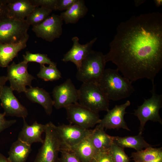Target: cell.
<instances>
[{
    "label": "cell",
    "instance_id": "cell-1",
    "mask_svg": "<svg viewBox=\"0 0 162 162\" xmlns=\"http://www.w3.org/2000/svg\"><path fill=\"white\" fill-rule=\"evenodd\" d=\"M105 55L132 82L142 78L152 83L162 68V14L134 16L120 23Z\"/></svg>",
    "mask_w": 162,
    "mask_h": 162
},
{
    "label": "cell",
    "instance_id": "cell-2",
    "mask_svg": "<svg viewBox=\"0 0 162 162\" xmlns=\"http://www.w3.org/2000/svg\"><path fill=\"white\" fill-rule=\"evenodd\" d=\"M118 70L105 69L98 83L108 99L114 101L130 97L134 89L132 82L122 76Z\"/></svg>",
    "mask_w": 162,
    "mask_h": 162
},
{
    "label": "cell",
    "instance_id": "cell-3",
    "mask_svg": "<svg viewBox=\"0 0 162 162\" xmlns=\"http://www.w3.org/2000/svg\"><path fill=\"white\" fill-rule=\"evenodd\" d=\"M78 93V103L81 105L97 113L109 110V100L98 82L82 83Z\"/></svg>",
    "mask_w": 162,
    "mask_h": 162
},
{
    "label": "cell",
    "instance_id": "cell-4",
    "mask_svg": "<svg viewBox=\"0 0 162 162\" xmlns=\"http://www.w3.org/2000/svg\"><path fill=\"white\" fill-rule=\"evenodd\" d=\"M106 63L105 55L92 50L77 69L76 79L82 83L98 82L105 69Z\"/></svg>",
    "mask_w": 162,
    "mask_h": 162
},
{
    "label": "cell",
    "instance_id": "cell-5",
    "mask_svg": "<svg viewBox=\"0 0 162 162\" xmlns=\"http://www.w3.org/2000/svg\"><path fill=\"white\" fill-rule=\"evenodd\" d=\"M152 84V88L150 91L151 97L144 99L143 103L134 110V115L140 121L139 133L140 134H142L148 121L158 122L162 124V119L159 113V110L162 107V95L156 93L155 85L154 83Z\"/></svg>",
    "mask_w": 162,
    "mask_h": 162
},
{
    "label": "cell",
    "instance_id": "cell-6",
    "mask_svg": "<svg viewBox=\"0 0 162 162\" xmlns=\"http://www.w3.org/2000/svg\"><path fill=\"white\" fill-rule=\"evenodd\" d=\"M46 125L45 138L34 162H58L61 144L56 126L51 122Z\"/></svg>",
    "mask_w": 162,
    "mask_h": 162
},
{
    "label": "cell",
    "instance_id": "cell-7",
    "mask_svg": "<svg viewBox=\"0 0 162 162\" xmlns=\"http://www.w3.org/2000/svg\"><path fill=\"white\" fill-rule=\"evenodd\" d=\"M30 26L25 20H17L7 17L0 20V44L18 42L28 34Z\"/></svg>",
    "mask_w": 162,
    "mask_h": 162
},
{
    "label": "cell",
    "instance_id": "cell-8",
    "mask_svg": "<svg viewBox=\"0 0 162 162\" xmlns=\"http://www.w3.org/2000/svg\"><path fill=\"white\" fill-rule=\"evenodd\" d=\"M67 119L71 124L89 129L100 122L99 113L91 111L78 102L72 104L65 108Z\"/></svg>",
    "mask_w": 162,
    "mask_h": 162
},
{
    "label": "cell",
    "instance_id": "cell-9",
    "mask_svg": "<svg viewBox=\"0 0 162 162\" xmlns=\"http://www.w3.org/2000/svg\"><path fill=\"white\" fill-rule=\"evenodd\" d=\"M28 63L24 61L16 64L14 62L7 67L8 80L10 83V88L18 93L26 92V86L32 87V82L35 79L29 74L27 70Z\"/></svg>",
    "mask_w": 162,
    "mask_h": 162
},
{
    "label": "cell",
    "instance_id": "cell-10",
    "mask_svg": "<svg viewBox=\"0 0 162 162\" xmlns=\"http://www.w3.org/2000/svg\"><path fill=\"white\" fill-rule=\"evenodd\" d=\"M56 128L61 144L60 151L69 150L88 136L91 131L74 124H62L56 126Z\"/></svg>",
    "mask_w": 162,
    "mask_h": 162
},
{
    "label": "cell",
    "instance_id": "cell-11",
    "mask_svg": "<svg viewBox=\"0 0 162 162\" xmlns=\"http://www.w3.org/2000/svg\"><path fill=\"white\" fill-rule=\"evenodd\" d=\"M63 25L60 16L53 14L40 24L32 27V30L37 37L51 42L62 35Z\"/></svg>",
    "mask_w": 162,
    "mask_h": 162
},
{
    "label": "cell",
    "instance_id": "cell-12",
    "mask_svg": "<svg viewBox=\"0 0 162 162\" xmlns=\"http://www.w3.org/2000/svg\"><path fill=\"white\" fill-rule=\"evenodd\" d=\"M52 93L53 106L56 109L65 108L72 104L78 102V89H76L70 78L55 86Z\"/></svg>",
    "mask_w": 162,
    "mask_h": 162
},
{
    "label": "cell",
    "instance_id": "cell-13",
    "mask_svg": "<svg viewBox=\"0 0 162 162\" xmlns=\"http://www.w3.org/2000/svg\"><path fill=\"white\" fill-rule=\"evenodd\" d=\"M10 87L5 86L0 95L1 105L6 116L25 118L28 115L27 110L15 96Z\"/></svg>",
    "mask_w": 162,
    "mask_h": 162
},
{
    "label": "cell",
    "instance_id": "cell-14",
    "mask_svg": "<svg viewBox=\"0 0 162 162\" xmlns=\"http://www.w3.org/2000/svg\"><path fill=\"white\" fill-rule=\"evenodd\" d=\"M130 104L128 100L120 105H116L111 110H109L104 118L101 119L99 124L106 129L123 128L130 131L124 119V116L127 113L126 109Z\"/></svg>",
    "mask_w": 162,
    "mask_h": 162
},
{
    "label": "cell",
    "instance_id": "cell-15",
    "mask_svg": "<svg viewBox=\"0 0 162 162\" xmlns=\"http://www.w3.org/2000/svg\"><path fill=\"white\" fill-rule=\"evenodd\" d=\"M97 39V38H95L86 44H81L79 43L77 37H73L72 38V47L65 54L62 61L64 62H71L75 65L77 69L79 68L83 60L92 50V46Z\"/></svg>",
    "mask_w": 162,
    "mask_h": 162
},
{
    "label": "cell",
    "instance_id": "cell-16",
    "mask_svg": "<svg viewBox=\"0 0 162 162\" xmlns=\"http://www.w3.org/2000/svg\"><path fill=\"white\" fill-rule=\"evenodd\" d=\"M23 125L19 133L18 139L31 145L35 142L43 143L44 140L42 138V134L44 132L46 125L34 122L31 125H29L23 118Z\"/></svg>",
    "mask_w": 162,
    "mask_h": 162
},
{
    "label": "cell",
    "instance_id": "cell-17",
    "mask_svg": "<svg viewBox=\"0 0 162 162\" xmlns=\"http://www.w3.org/2000/svg\"><path fill=\"white\" fill-rule=\"evenodd\" d=\"M35 7L29 0H7V16L17 20H24Z\"/></svg>",
    "mask_w": 162,
    "mask_h": 162
},
{
    "label": "cell",
    "instance_id": "cell-18",
    "mask_svg": "<svg viewBox=\"0 0 162 162\" xmlns=\"http://www.w3.org/2000/svg\"><path fill=\"white\" fill-rule=\"evenodd\" d=\"M29 37L28 34L18 42L0 44V67H8L10 62L17 56L18 52L26 47Z\"/></svg>",
    "mask_w": 162,
    "mask_h": 162
},
{
    "label": "cell",
    "instance_id": "cell-19",
    "mask_svg": "<svg viewBox=\"0 0 162 162\" xmlns=\"http://www.w3.org/2000/svg\"><path fill=\"white\" fill-rule=\"evenodd\" d=\"M88 137L98 152H109L113 143L114 136L107 134L104 128L99 124L94 129L91 130Z\"/></svg>",
    "mask_w": 162,
    "mask_h": 162
},
{
    "label": "cell",
    "instance_id": "cell-20",
    "mask_svg": "<svg viewBox=\"0 0 162 162\" xmlns=\"http://www.w3.org/2000/svg\"><path fill=\"white\" fill-rule=\"evenodd\" d=\"M25 93L27 98L32 102L41 105L47 115L51 114L53 102L49 93L42 88L32 86L27 88Z\"/></svg>",
    "mask_w": 162,
    "mask_h": 162
},
{
    "label": "cell",
    "instance_id": "cell-21",
    "mask_svg": "<svg viewBox=\"0 0 162 162\" xmlns=\"http://www.w3.org/2000/svg\"><path fill=\"white\" fill-rule=\"evenodd\" d=\"M88 9L83 0H77L67 10L60 15L66 24H74L86 14Z\"/></svg>",
    "mask_w": 162,
    "mask_h": 162
},
{
    "label": "cell",
    "instance_id": "cell-22",
    "mask_svg": "<svg viewBox=\"0 0 162 162\" xmlns=\"http://www.w3.org/2000/svg\"><path fill=\"white\" fill-rule=\"evenodd\" d=\"M69 150L71 151L82 162H91L98 152L88 136Z\"/></svg>",
    "mask_w": 162,
    "mask_h": 162
},
{
    "label": "cell",
    "instance_id": "cell-23",
    "mask_svg": "<svg viewBox=\"0 0 162 162\" xmlns=\"http://www.w3.org/2000/svg\"><path fill=\"white\" fill-rule=\"evenodd\" d=\"M31 151V145L18 139L12 144L7 158L10 162H25Z\"/></svg>",
    "mask_w": 162,
    "mask_h": 162
},
{
    "label": "cell",
    "instance_id": "cell-24",
    "mask_svg": "<svg viewBox=\"0 0 162 162\" xmlns=\"http://www.w3.org/2000/svg\"><path fill=\"white\" fill-rule=\"evenodd\" d=\"M113 142L123 148H133L137 151L152 146L145 140L142 136V134L139 133L138 135L134 136L124 137L114 136Z\"/></svg>",
    "mask_w": 162,
    "mask_h": 162
},
{
    "label": "cell",
    "instance_id": "cell-25",
    "mask_svg": "<svg viewBox=\"0 0 162 162\" xmlns=\"http://www.w3.org/2000/svg\"><path fill=\"white\" fill-rule=\"evenodd\" d=\"M162 157V148H154L152 146L131 153V157L134 162H148Z\"/></svg>",
    "mask_w": 162,
    "mask_h": 162
},
{
    "label": "cell",
    "instance_id": "cell-26",
    "mask_svg": "<svg viewBox=\"0 0 162 162\" xmlns=\"http://www.w3.org/2000/svg\"><path fill=\"white\" fill-rule=\"evenodd\" d=\"M52 11L43 7H36L25 20L29 26L34 27L44 21L50 15Z\"/></svg>",
    "mask_w": 162,
    "mask_h": 162
},
{
    "label": "cell",
    "instance_id": "cell-27",
    "mask_svg": "<svg viewBox=\"0 0 162 162\" xmlns=\"http://www.w3.org/2000/svg\"><path fill=\"white\" fill-rule=\"evenodd\" d=\"M37 75L46 81H56L62 78L61 73L56 66L52 65L46 67L44 64H40V70Z\"/></svg>",
    "mask_w": 162,
    "mask_h": 162
},
{
    "label": "cell",
    "instance_id": "cell-28",
    "mask_svg": "<svg viewBox=\"0 0 162 162\" xmlns=\"http://www.w3.org/2000/svg\"><path fill=\"white\" fill-rule=\"evenodd\" d=\"M23 61L27 63L29 62H34L38 63L40 64H47L57 65V64L51 61L46 54L32 53L29 51H26V54L23 55Z\"/></svg>",
    "mask_w": 162,
    "mask_h": 162
},
{
    "label": "cell",
    "instance_id": "cell-29",
    "mask_svg": "<svg viewBox=\"0 0 162 162\" xmlns=\"http://www.w3.org/2000/svg\"><path fill=\"white\" fill-rule=\"evenodd\" d=\"M108 152L113 162H130V158L125 153L124 148L114 142Z\"/></svg>",
    "mask_w": 162,
    "mask_h": 162
},
{
    "label": "cell",
    "instance_id": "cell-30",
    "mask_svg": "<svg viewBox=\"0 0 162 162\" xmlns=\"http://www.w3.org/2000/svg\"><path fill=\"white\" fill-rule=\"evenodd\" d=\"M32 4L36 7H42L52 11L56 10L58 0H29Z\"/></svg>",
    "mask_w": 162,
    "mask_h": 162
},
{
    "label": "cell",
    "instance_id": "cell-31",
    "mask_svg": "<svg viewBox=\"0 0 162 162\" xmlns=\"http://www.w3.org/2000/svg\"><path fill=\"white\" fill-rule=\"evenodd\" d=\"M60 152L58 162H82L70 150H62Z\"/></svg>",
    "mask_w": 162,
    "mask_h": 162
},
{
    "label": "cell",
    "instance_id": "cell-32",
    "mask_svg": "<svg viewBox=\"0 0 162 162\" xmlns=\"http://www.w3.org/2000/svg\"><path fill=\"white\" fill-rule=\"evenodd\" d=\"M91 162H113V161L108 152H98Z\"/></svg>",
    "mask_w": 162,
    "mask_h": 162
},
{
    "label": "cell",
    "instance_id": "cell-33",
    "mask_svg": "<svg viewBox=\"0 0 162 162\" xmlns=\"http://www.w3.org/2000/svg\"><path fill=\"white\" fill-rule=\"evenodd\" d=\"M5 113L0 112V133L16 122L15 120H7L5 118Z\"/></svg>",
    "mask_w": 162,
    "mask_h": 162
},
{
    "label": "cell",
    "instance_id": "cell-34",
    "mask_svg": "<svg viewBox=\"0 0 162 162\" xmlns=\"http://www.w3.org/2000/svg\"><path fill=\"white\" fill-rule=\"evenodd\" d=\"M77 0H58L56 10H66L70 8Z\"/></svg>",
    "mask_w": 162,
    "mask_h": 162
},
{
    "label": "cell",
    "instance_id": "cell-35",
    "mask_svg": "<svg viewBox=\"0 0 162 162\" xmlns=\"http://www.w3.org/2000/svg\"><path fill=\"white\" fill-rule=\"evenodd\" d=\"M7 0H0V20L7 17Z\"/></svg>",
    "mask_w": 162,
    "mask_h": 162
},
{
    "label": "cell",
    "instance_id": "cell-36",
    "mask_svg": "<svg viewBox=\"0 0 162 162\" xmlns=\"http://www.w3.org/2000/svg\"><path fill=\"white\" fill-rule=\"evenodd\" d=\"M8 81L7 76H0V95L3 87L5 86L6 82Z\"/></svg>",
    "mask_w": 162,
    "mask_h": 162
},
{
    "label": "cell",
    "instance_id": "cell-37",
    "mask_svg": "<svg viewBox=\"0 0 162 162\" xmlns=\"http://www.w3.org/2000/svg\"><path fill=\"white\" fill-rule=\"evenodd\" d=\"M0 162H10L0 152Z\"/></svg>",
    "mask_w": 162,
    "mask_h": 162
},
{
    "label": "cell",
    "instance_id": "cell-38",
    "mask_svg": "<svg viewBox=\"0 0 162 162\" xmlns=\"http://www.w3.org/2000/svg\"><path fill=\"white\" fill-rule=\"evenodd\" d=\"M144 2V0H135V5L136 7L139 6Z\"/></svg>",
    "mask_w": 162,
    "mask_h": 162
},
{
    "label": "cell",
    "instance_id": "cell-39",
    "mask_svg": "<svg viewBox=\"0 0 162 162\" xmlns=\"http://www.w3.org/2000/svg\"><path fill=\"white\" fill-rule=\"evenodd\" d=\"M154 2L157 7L161 6L162 4V1L161 0H154Z\"/></svg>",
    "mask_w": 162,
    "mask_h": 162
},
{
    "label": "cell",
    "instance_id": "cell-40",
    "mask_svg": "<svg viewBox=\"0 0 162 162\" xmlns=\"http://www.w3.org/2000/svg\"><path fill=\"white\" fill-rule=\"evenodd\" d=\"M148 162H162V157H160L154 160Z\"/></svg>",
    "mask_w": 162,
    "mask_h": 162
}]
</instances>
